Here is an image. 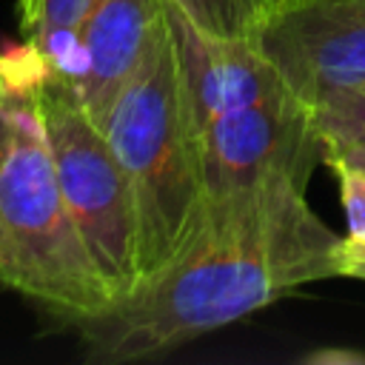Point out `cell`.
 Here are the masks:
<instances>
[{
	"label": "cell",
	"instance_id": "5bb4252c",
	"mask_svg": "<svg viewBox=\"0 0 365 365\" xmlns=\"http://www.w3.org/2000/svg\"><path fill=\"white\" fill-rule=\"evenodd\" d=\"M322 160L328 165L331 163H345V165L365 168V143H325Z\"/></svg>",
	"mask_w": 365,
	"mask_h": 365
},
{
	"label": "cell",
	"instance_id": "ba28073f",
	"mask_svg": "<svg viewBox=\"0 0 365 365\" xmlns=\"http://www.w3.org/2000/svg\"><path fill=\"white\" fill-rule=\"evenodd\" d=\"M91 0H17L20 34L31 43L46 68L48 80L80 91L83 83V48L80 29Z\"/></svg>",
	"mask_w": 365,
	"mask_h": 365
},
{
	"label": "cell",
	"instance_id": "7a4b0ae2",
	"mask_svg": "<svg viewBox=\"0 0 365 365\" xmlns=\"http://www.w3.org/2000/svg\"><path fill=\"white\" fill-rule=\"evenodd\" d=\"M205 200L288 177L308 188L325 145L311 106L251 37H217L165 0Z\"/></svg>",
	"mask_w": 365,
	"mask_h": 365
},
{
	"label": "cell",
	"instance_id": "9a60e30c",
	"mask_svg": "<svg viewBox=\"0 0 365 365\" xmlns=\"http://www.w3.org/2000/svg\"><path fill=\"white\" fill-rule=\"evenodd\" d=\"M254 3L259 6V11H262V20H265L268 14H274V11H277L279 6H285L288 0H254Z\"/></svg>",
	"mask_w": 365,
	"mask_h": 365
},
{
	"label": "cell",
	"instance_id": "4fadbf2b",
	"mask_svg": "<svg viewBox=\"0 0 365 365\" xmlns=\"http://www.w3.org/2000/svg\"><path fill=\"white\" fill-rule=\"evenodd\" d=\"M308 365H365V354L354 348H319L305 356Z\"/></svg>",
	"mask_w": 365,
	"mask_h": 365
},
{
	"label": "cell",
	"instance_id": "6da1fadb",
	"mask_svg": "<svg viewBox=\"0 0 365 365\" xmlns=\"http://www.w3.org/2000/svg\"><path fill=\"white\" fill-rule=\"evenodd\" d=\"M339 242L308 205L305 185L288 177L208 197L188 242L157 274L74 322L86 362L123 365L168 354L299 285L339 277Z\"/></svg>",
	"mask_w": 365,
	"mask_h": 365
},
{
	"label": "cell",
	"instance_id": "277c9868",
	"mask_svg": "<svg viewBox=\"0 0 365 365\" xmlns=\"http://www.w3.org/2000/svg\"><path fill=\"white\" fill-rule=\"evenodd\" d=\"M100 128L134 194L143 282L188 242L205 205L168 17Z\"/></svg>",
	"mask_w": 365,
	"mask_h": 365
},
{
	"label": "cell",
	"instance_id": "52a82bcc",
	"mask_svg": "<svg viewBox=\"0 0 365 365\" xmlns=\"http://www.w3.org/2000/svg\"><path fill=\"white\" fill-rule=\"evenodd\" d=\"M165 23V0H91L83 29V83L80 103L100 123L137 71L145 51Z\"/></svg>",
	"mask_w": 365,
	"mask_h": 365
},
{
	"label": "cell",
	"instance_id": "2e32d148",
	"mask_svg": "<svg viewBox=\"0 0 365 365\" xmlns=\"http://www.w3.org/2000/svg\"><path fill=\"white\" fill-rule=\"evenodd\" d=\"M288 3H291V0H288Z\"/></svg>",
	"mask_w": 365,
	"mask_h": 365
},
{
	"label": "cell",
	"instance_id": "30bf717a",
	"mask_svg": "<svg viewBox=\"0 0 365 365\" xmlns=\"http://www.w3.org/2000/svg\"><path fill=\"white\" fill-rule=\"evenodd\" d=\"M200 29L217 37H251L262 23L254 0H174Z\"/></svg>",
	"mask_w": 365,
	"mask_h": 365
},
{
	"label": "cell",
	"instance_id": "8fae6325",
	"mask_svg": "<svg viewBox=\"0 0 365 365\" xmlns=\"http://www.w3.org/2000/svg\"><path fill=\"white\" fill-rule=\"evenodd\" d=\"M339 180V200L348 222V237L365 242V168L331 163Z\"/></svg>",
	"mask_w": 365,
	"mask_h": 365
},
{
	"label": "cell",
	"instance_id": "5b68a950",
	"mask_svg": "<svg viewBox=\"0 0 365 365\" xmlns=\"http://www.w3.org/2000/svg\"><path fill=\"white\" fill-rule=\"evenodd\" d=\"M43 120L68 217L114 299L140 285V225L131 185L80 97L46 80Z\"/></svg>",
	"mask_w": 365,
	"mask_h": 365
},
{
	"label": "cell",
	"instance_id": "3957f363",
	"mask_svg": "<svg viewBox=\"0 0 365 365\" xmlns=\"http://www.w3.org/2000/svg\"><path fill=\"white\" fill-rule=\"evenodd\" d=\"M40 51L0 43V282L74 325L114 302L60 191L51 157Z\"/></svg>",
	"mask_w": 365,
	"mask_h": 365
},
{
	"label": "cell",
	"instance_id": "7c38bea8",
	"mask_svg": "<svg viewBox=\"0 0 365 365\" xmlns=\"http://www.w3.org/2000/svg\"><path fill=\"white\" fill-rule=\"evenodd\" d=\"M336 274L365 279V242L345 237L336 248Z\"/></svg>",
	"mask_w": 365,
	"mask_h": 365
},
{
	"label": "cell",
	"instance_id": "8992f818",
	"mask_svg": "<svg viewBox=\"0 0 365 365\" xmlns=\"http://www.w3.org/2000/svg\"><path fill=\"white\" fill-rule=\"evenodd\" d=\"M251 40L308 106L365 83V0H291Z\"/></svg>",
	"mask_w": 365,
	"mask_h": 365
},
{
	"label": "cell",
	"instance_id": "9c48e42d",
	"mask_svg": "<svg viewBox=\"0 0 365 365\" xmlns=\"http://www.w3.org/2000/svg\"><path fill=\"white\" fill-rule=\"evenodd\" d=\"M314 125L325 143H365V83L334 91L311 106Z\"/></svg>",
	"mask_w": 365,
	"mask_h": 365
}]
</instances>
